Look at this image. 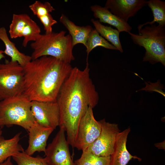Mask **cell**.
Returning <instances> with one entry per match:
<instances>
[{
    "instance_id": "obj_19",
    "label": "cell",
    "mask_w": 165,
    "mask_h": 165,
    "mask_svg": "<svg viewBox=\"0 0 165 165\" xmlns=\"http://www.w3.org/2000/svg\"><path fill=\"white\" fill-rule=\"evenodd\" d=\"M91 21L94 25L95 29L100 35L109 41L121 53L123 50L119 39L120 32L117 29L110 26L102 24L98 20L92 19Z\"/></svg>"
},
{
    "instance_id": "obj_6",
    "label": "cell",
    "mask_w": 165,
    "mask_h": 165,
    "mask_svg": "<svg viewBox=\"0 0 165 165\" xmlns=\"http://www.w3.org/2000/svg\"><path fill=\"white\" fill-rule=\"evenodd\" d=\"M24 81L23 67L17 62L0 63V101L23 94Z\"/></svg>"
},
{
    "instance_id": "obj_24",
    "label": "cell",
    "mask_w": 165,
    "mask_h": 165,
    "mask_svg": "<svg viewBox=\"0 0 165 165\" xmlns=\"http://www.w3.org/2000/svg\"><path fill=\"white\" fill-rule=\"evenodd\" d=\"M29 7L33 14L38 18L50 13L55 10L51 4L48 2L43 3L36 1Z\"/></svg>"
},
{
    "instance_id": "obj_18",
    "label": "cell",
    "mask_w": 165,
    "mask_h": 165,
    "mask_svg": "<svg viewBox=\"0 0 165 165\" xmlns=\"http://www.w3.org/2000/svg\"><path fill=\"white\" fill-rule=\"evenodd\" d=\"M21 134L20 132L18 133L9 139H5L3 137L0 136V163L9 157L24 151L19 144Z\"/></svg>"
},
{
    "instance_id": "obj_4",
    "label": "cell",
    "mask_w": 165,
    "mask_h": 165,
    "mask_svg": "<svg viewBox=\"0 0 165 165\" xmlns=\"http://www.w3.org/2000/svg\"><path fill=\"white\" fill-rule=\"evenodd\" d=\"M138 29V34L128 33L135 44L145 49L143 61L152 64L160 62L165 66V26L154 24Z\"/></svg>"
},
{
    "instance_id": "obj_26",
    "label": "cell",
    "mask_w": 165,
    "mask_h": 165,
    "mask_svg": "<svg viewBox=\"0 0 165 165\" xmlns=\"http://www.w3.org/2000/svg\"><path fill=\"white\" fill-rule=\"evenodd\" d=\"M0 165H13L11 161V157H9L4 161L0 163Z\"/></svg>"
},
{
    "instance_id": "obj_12",
    "label": "cell",
    "mask_w": 165,
    "mask_h": 165,
    "mask_svg": "<svg viewBox=\"0 0 165 165\" xmlns=\"http://www.w3.org/2000/svg\"><path fill=\"white\" fill-rule=\"evenodd\" d=\"M147 5L145 0H108L105 7L123 21L129 19Z\"/></svg>"
},
{
    "instance_id": "obj_9",
    "label": "cell",
    "mask_w": 165,
    "mask_h": 165,
    "mask_svg": "<svg viewBox=\"0 0 165 165\" xmlns=\"http://www.w3.org/2000/svg\"><path fill=\"white\" fill-rule=\"evenodd\" d=\"M41 31L38 25L27 14H13L9 27L10 36L11 38L24 37V47H26L29 42L35 41L41 34Z\"/></svg>"
},
{
    "instance_id": "obj_28",
    "label": "cell",
    "mask_w": 165,
    "mask_h": 165,
    "mask_svg": "<svg viewBox=\"0 0 165 165\" xmlns=\"http://www.w3.org/2000/svg\"><path fill=\"white\" fill-rule=\"evenodd\" d=\"M2 133V131L1 129V127L0 126V136H1Z\"/></svg>"
},
{
    "instance_id": "obj_17",
    "label": "cell",
    "mask_w": 165,
    "mask_h": 165,
    "mask_svg": "<svg viewBox=\"0 0 165 165\" xmlns=\"http://www.w3.org/2000/svg\"><path fill=\"white\" fill-rule=\"evenodd\" d=\"M0 40L5 46L4 53L11 57V61L17 62L24 67L32 60L31 56L26 55L18 50L14 43L9 39L4 27L0 28Z\"/></svg>"
},
{
    "instance_id": "obj_8",
    "label": "cell",
    "mask_w": 165,
    "mask_h": 165,
    "mask_svg": "<svg viewBox=\"0 0 165 165\" xmlns=\"http://www.w3.org/2000/svg\"><path fill=\"white\" fill-rule=\"evenodd\" d=\"M60 129L52 141L46 147L43 158L48 165H75L69 152L65 131Z\"/></svg>"
},
{
    "instance_id": "obj_27",
    "label": "cell",
    "mask_w": 165,
    "mask_h": 165,
    "mask_svg": "<svg viewBox=\"0 0 165 165\" xmlns=\"http://www.w3.org/2000/svg\"><path fill=\"white\" fill-rule=\"evenodd\" d=\"M4 54V51L0 50V61L5 57Z\"/></svg>"
},
{
    "instance_id": "obj_7",
    "label": "cell",
    "mask_w": 165,
    "mask_h": 165,
    "mask_svg": "<svg viewBox=\"0 0 165 165\" xmlns=\"http://www.w3.org/2000/svg\"><path fill=\"white\" fill-rule=\"evenodd\" d=\"M93 108L89 107L81 118L78 126L74 147L83 151L97 138L101 131L99 121L95 119Z\"/></svg>"
},
{
    "instance_id": "obj_15",
    "label": "cell",
    "mask_w": 165,
    "mask_h": 165,
    "mask_svg": "<svg viewBox=\"0 0 165 165\" xmlns=\"http://www.w3.org/2000/svg\"><path fill=\"white\" fill-rule=\"evenodd\" d=\"M94 17L98 18L100 23L108 24L116 28L120 32H130L131 27L127 22L122 20L112 13L105 7L98 5L92 6L90 7Z\"/></svg>"
},
{
    "instance_id": "obj_21",
    "label": "cell",
    "mask_w": 165,
    "mask_h": 165,
    "mask_svg": "<svg viewBox=\"0 0 165 165\" xmlns=\"http://www.w3.org/2000/svg\"><path fill=\"white\" fill-rule=\"evenodd\" d=\"M97 46H101L107 49L117 50L114 46L100 35L95 29H93L90 33L86 41V47L87 53V58L90 52Z\"/></svg>"
},
{
    "instance_id": "obj_10",
    "label": "cell",
    "mask_w": 165,
    "mask_h": 165,
    "mask_svg": "<svg viewBox=\"0 0 165 165\" xmlns=\"http://www.w3.org/2000/svg\"><path fill=\"white\" fill-rule=\"evenodd\" d=\"M100 121L101 131L99 136L84 151L97 156H110L113 152L116 136L120 130L117 124L106 122L104 119Z\"/></svg>"
},
{
    "instance_id": "obj_11",
    "label": "cell",
    "mask_w": 165,
    "mask_h": 165,
    "mask_svg": "<svg viewBox=\"0 0 165 165\" xmlns=\"http://www.w3.org/2000/svg\"><path fill=\"white\" fill-rule=\"evenodd\" d=\"M31 110L35 122L54 130L59 126L60 112L56 101H31Z\"/></svg>"
},
{
    "instance_id": "obj_5",
    "label": "cell",
    "mask_w": 165,
    "mask_h": 165,
    "mask_svg": "<svg viewBox=\"0 0 165 165\" xmlns=\"http://www.w3.org/2000/svg\"><path fill=\"white\" fill-rule=\"evenodd\" d=\"M35 122L31 101L24 94L0 101V126L13 125L28 131Z\"/></svg>"
},
{
    "instance_id": "obj_16",
    "label": "cell",
    "mask_w": 165,
    "mask_h": 165,
    "mask_svg": "<svg viewBox=\"0 0 165 165\" xmlns=\"http://www.w3.org/2000/svg\"><path fill=\"white\" fill-rule=\"evenodd\" d=\"M59 21L69 31L73 47L79 43L83 44L86 46L88 36L93 29L90 26H77L64 14H61Z\"/></svg>"
},
{
    "instance_id": "obj_20",
    "label": "cell",
    "mask_w": 165,
    "mask_h": 165,
    "mask_svg": "<svg viewBox=\"0 0 165 165\" xmlns=\"http://www.w3.org/2000/svg\"><path fill=\"white\" fill-rule=\"evenodd\" d=\"M147 5L152 12L153 19L151 21L140 24L138 27L142 28L147 24L151 25L156 22L158 24L165 26V2L160 0L147 1Z\"/></svg>"
},
{
    "instance_id": "obj_2",
    "label": "cell",
    "mask_w": 165,
    "mask_h": 165,
    "mask_svg": "<svg viewBox=\"0 0 165 165\" xmlns=\"http://www.w3.org/2000/svg\"><path fill=\"white\" fill-rule=\"evenodd\" d=\"M73 67L70 64L48 56L32 60L23 67V94L31 101H55Z\"/></svg>"
},
{
    "instance_id": "obj_3",
    "label": "cell",
    "mask_w": 165,
    "mask_h": 165,
    "mask_svg": "<svg viewBox=\"0 0 165 165\" xmlns=\"http://www.w3.org/2000/svg\"><path fill=\"white\" fill-rule=\"evenodd\" d=\"M61 31L58 32L40 34L31 45L33 52L31 57L35 60L44 56H50L70 64L74 60L73 47L69 34Z\"/></svg>"
},
{
    "instance_id": "obj_23",
    "label": "cell",
    "mask_w": 165,
    "mask_h": 165,
    "mask_svg": "<svg viewBox=\"0 0 165 165\" xmlns=\"http://www.w3.org/2000/svg\"><path fill=\"white\" fill-rule=\"evenodd\" d=\"M17 165H48L43 158L39 156L33 157L26 154L24 151L12 156Z\"/></svg>"
},
{
    "instance_id": "obj_13",
    "label": "cell",
    "mask_w": 165,
    "mask_h": 165,
    "mask_svg": "<svg viewBox=\"0 0 165 165\" xmlns=\"http://www.w3.org/2000/svg\"><path fill=\"white\" fill-rule=\"evenodd\" d=\"M54 130L43 127L35 122L28 131L29 133L28 145L25 152L31 156L36 152L46 151L47 141Z\"/></svg>"
},
{
    "instance_id": "obj_25",
    "label": "cell",
    "mask_w": 165,
    "mask_h": 165,
    "mask_svg": "<svg viewBox=\"0 0 165 165\" xmlns=\"http://www.w3.org/2000/svg\"><path fill=\"white\" fill-rule=\"evenodd\" d=\"M38 18L43 26L45 34H49L53 32L52 27L57 24V22L50 13L39 17Z\"/></svg>"
},
{
    "instance_id": "obj_14",
    "label": "cell",
    "mask_w": 165,
    "mask_h": 165,
    "mask_svg": "<svg viewBox=\"0 0 165 165\" xmlns=\"http://www.w3.org/2000/svg\"><path fill=\"white\" fill-rule=\"evenodd\" d=\"M130 131L128 128L118 134L113 152L110 156L109 165H127L132 158L140 160L141 159L132 155L127 148V136Z\"/></svg>"
},
{
    "instance_id": "obj_1",
    "label": "cell",
    "mask_w": 165,
    "mask_h": 165,
    "mask_svg": "<svg viewBox=\"0 0 165 165\" xmlns=\"http://www.w3.org/2000/svg\"><path fill=\"white\" fill-rule=\"evenodd\" d=\"M89 72L88 63L83 70L73 68L56 99L60 112L59 126L64 130L67 141L73 148L81 118L89 107L93 108L98 102V94Z\"/></svg>"
},
{
    "instance_id": "obj_22",
    "label": "cell",
    "mask_w": 165,
    "mask_h": 165,
    "mask_svg": "<svg viewBox=\"0 0 165 165\" xmlns=\"http://www.w3.org/2000/svg\"><path fill=\"white\" fill-rule=\"evenodd\" d=\"M110 156H97L83 151L81 157L75 160V165H109Z\"/></svg>"
}]
</instances>
